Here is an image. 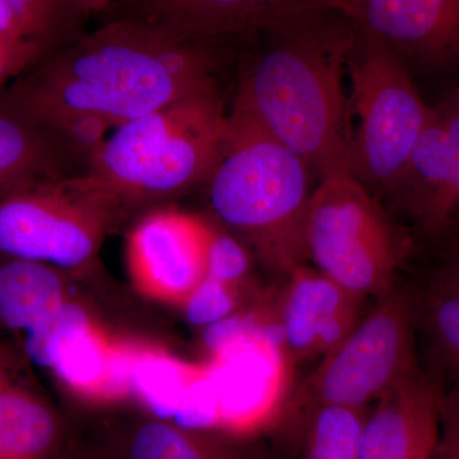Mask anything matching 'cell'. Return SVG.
<instances>
[{"label":"cell","mask_w":459,"mask_h":459,"mask_svg":"<svg viewBox=\"0 0 459 459\" xmlns=\"http://www.w3.org/2000/svg\"><path fill=\"white\" fill-rule=\"evenodd\" d=\"M223 41L190 40L122 17L42 56L0 99L89 159L108 129L216 89Z\"/></svg>","instance_id":"6da1fadb"},{"label":"cell","mask_w":459,"mask_h":459,"mask_svg":"<svg viewBox=\"0 0 459 459\" xmlns=\"http://www.w3.org/2000/svg\"><path fill=\"white\" fill-rule=\"evenodd\" d=\"M356 33L333 8L312 9L255 32L262 44L235 99L319 180L353 175L351 108L342 81Z\"/></svg>","instance_id":"7a4b0ae2"},{"label":"cell","mask_w":459,"mask_h":459,"mask_svg":"<svg viewBox=\"0 0 459 459\" xmlns=\"http://www.w3.org/2000/svg\"><path fill=\"white\" fill-rule=\"evenodd\" d=\"M229 128L219 91H205L115 128L78 177L117 219L207 183Z\"/></svg>","instance_id":"3957f363"},{"label":"cell","mask_w":459,"mask_h":459,"mask_svg":"<svg viewBox=\"0 0 459 459\" xmlns=\"http://www.w3.org/2000/svg\"><path fill=\"white\" fill-rule=\"evenodd\" d=\"M229 122L225 150L205 183L211 210L268 270L287 277L309 262L312 171L243 108L234 105Z\"/></svg>","instance_id":"277c9868"},{"label":"cell","mask_w":459,"mask_h":459,"mask_svg":"<svg viewBox=\"0 0 459 459\" xmlns=\"http://www.w3.org/2000/svg\"><path fill=\"white\" fill-rule=\"evenodd\" d=\"M307 259L320 273L362 299L398 285L410 241L355 175L320 179L307 217Z\"/></svg>","instance_id":"5b68a950"},{"label":"cell","mask_w":459,"mask_h":459,"mask_svg":"<svg viewBox=\"0 0 459 459\" xmlns=\"http://www.w3.org/2000/svg\"><path fill=\"white\" fill-rule=\"evenodd\" d=\"M416 337L415 292L397 285L377 299L342 343L323 356L281 413L291 422L322 404L369 409L420 364Z\"/></svg>","instance_id":"8992f818"},{"label":"cell","mask_w":459,"mask_h":459,"mask_svg":"<svg viewBox=\"0 0 459 459\" xmlns=\"http://www.w3.org/2000/svg\"><path fill=\"white\" fill-rule=\"evenodd\" d=\"M346 68L350 108L358 119L353 175L368 189L392 195L431 108L422 101L404 60L365 33H356Z\"/></svg>","instance_id":"52a82bcc"},{"label":"cell","mask_w":459,"mask_h":459,"mask_svg":"<svg viewBox=\"0 0 459 459\" xmlns=\"http://www.w3.org/2000/svg\"><path fill=\"white\" fill-rule=\"evenodd\" d=\"M115 216L80 177L45 180L0 195V255L83 268Z\"/></svg>","instance_id":"ba28073f"},{"label":"cell","mask_w":459,"mask_h":459,"mask_svg":"<svg viewBox=\"0 0 459 459\" xmlns=\"http://www.w3.org/2000/svg\"><path fill=\"white\" fill-rule=\"evenodd\" d=\"M292 364L279 328L210 356L205 368L217 429L247 431L279 418L290 397Z\"/></svg>","instance_id":"9c48e42d"},{"label":"cell","mask_w":459,"mask_h":459,"mask_svg":"<svg viewBox=\"0 0 459 459\" xmlns=\"http://www.w3.org/2000/svg\"><path fill=\"white\" fill-rule=\"evenodd\" d=\"M213 225L164 208L142 217L126 240V265L138 291L161 303L188 300L207 274Z\"/></svg>","instance_id":"30bf717a"},{"label":"cell","mask_w":459,"mask_h":459,"mask_svg":"<svg viewBox=\"0 0 459 459\" xmlns=\"http://www.w3.org/2000/svg\"><path fill=\"white\" fill-rule=\"evenodd\" d=\"M332 8L403 60H459V0H333Z\"/></svg>","instance_id":"8fae6325"},{"label":"cell","mask_w":459,"mask_h":459,"mask_svg":"<svg viewBox=\"0 0 459 459\" xmlns=\"http://www.w3.org/2000/svg\"><path fill=\"white\" fill-rule=\"evenodd\" d=\"M442 377L420 362L368 412L358 459H428L439 442Z\"/></svg>","instance_id":"7c38bea8"},{"label":"cell","mask_w":459,"mask_h":459,"mask_svg":"<svg viewBox=\"0 0 459 459\" xmlns=\"http://www.w3.org/2000/svg\"><path fill=\"white\" fill-rule=\"evenodd\" d=\"M365 300L309 264L291 272L274 303V316L292 362L323 358L336 349L360 322Z\"/></svg>","instance_id":"4fadbf2b"},{"label":"cell","mask_w":459,"mask_h":459,"mask_svg":"<svg viewBox=\"0 0 459 459\" xmlns=\"http://www.w3.org/2000/svg\"><path fill=\"white\" fill-rule=\"evenodd\" d=\"M333 0H142L138 18L190 40L246 38Z\"/></svg>","instance_id":"5bb4252c"},{"label":"cell","mask_w":459,"mask_h":459,"mask_svg":"<svg viewBox=\"0 0 459 459\" xmlns=\"http://www.w3.org/2000/svg\"><path fill=\"white\" fill-rule=\"evenodd\" d=\"M84 164L65 137L0 99V195L80 174Z\"/></svg>","instance_id":"9a60e30c"},{"label":"cell","mask_w":459,"mask_h":459,"mask_svg":"<svg viewBox=\"0 0 459 459\" xmlns=\"http://www.w3.org/2000/svg\"><path fill=\"white\" fill-rule=\"evenodd\" d=\"M131 355L132 343L114 341L91 320L66 338L50 370L80 397L120 400L131 394Z\"/></svg>","instance_id":"2e32d148"},{"label":"cell","mask_w":459,"mask_h":459,"mask_svg":"<svg viewBox=\"0 0 459 459\" xmlns=\"http://www.w3.org/2000/svg\"><path fill=\"white\" fill-rule=\"evenodd\" d=\"M18 368L0 346V459H44L59 442L60 422Z\"/></svg>","instance_id":"e0dca14e"},{"label":"cell","mask_w":459,"mask_h":459,"mask_svg":"<svg viewBox=\"0 0 459 459\" xmlns=\"http://www.w3.org/2000/svg\"><path fill=\"white\" fill-rule=\"evenodd\" d=\"M65 285L54 265L5 258L0 264V325L25 338L68 301Z\"/></svg>","instance_id":"ac0fdd59"},{"label":"cell","mask_w":459,"mask_h":459,"mask_svg":"<svg viewBox=\"0 0 459 459\" xmlns=\"http://www.w3.org/2000/svg\"><path fill=\"white\" fill-rule=\"evenodd\" d=\"M204 370V364H189L164 350L132 343L129 391L159 418H177Z\"/></svg>","instance_id":"d6986e66"},{"label":"cell","mask_w":459,"mask_h":459,"mask_svg":"<svg viewBox=\"0 0 459 459\" xmlns=\"http://www.w3.org/2000/svg\"><path fill=\"white\" fill-rule=\"evenodd\" d=\"M451 157V135L446 113L431 110L427 126L416 141L406 169L391 195L418 221L446 183Z\"/></svg>","instance_id":"ffe728a7"},{"label":"cell","mask_w":459,"mask_h":459,"mask_svg":"<svg viewBox=\"0 0 459 459\" xmlns=\"http://www.w3.org/2000/svg\"><path fill=\"white\" fill-rule=\"evenodd\" d=\"M217 429L183 427L165 419L142 422L129 437L128 459H247L216 434Z\"/></svg>","instance_id":"44dd1931"},{"label":"cell","mask_w":459,"mask_h":459,"mask_svg":"<svg viewBox=\"0 0 459 459\" xmlns=\"http://www.w3.org/2000/svg\"><path fill=\"white\" fill-rule=\"evenodd\" d=\"M369 409L322 404L290 422L299 435V459H358Z\"/></svg>","instance_id":"7402d4cb"},{"label":"cell","mask_w":459,"mask_h":459,"mask_svg":"<svg viewBox=\"0 0 459 459\" xmlns=\"http://www.w3.org/2000/svg\"><path fill=\"white\" fill-rule=\"evenodd\" d=\"M413 292L418 333L427 343L430 368L444 385L459 386V298L433 281Z\"/></svg>","instance_id":"603a6c76"},{"label":"cell","mask_w":459,"mask_h":459,"mask_svg":"<svg viewBox=\"0 0 459 459\" xmlns=\"http://www.w3.org/2000/svg\"><path fill=\"white\" fill-rule=\"evenodd\" d=\"M20 16L33 40L47 53L74 40L75 21L80 14L68 0H5Z\"/></svg>","instance_id":"cb8c5ba5"},{"label":"cell","mask_w":459,"mask_h":459,"mask_svg":"<svg viewBox=\"0 0 459 459\" xmlns=\"http://www.w3.org/2000/svg\"><path fill=\"white\" fill-rule=\"evenodd\" d=\"M90 314L80 304L65 301L44 325L27 334L22 340L26 358L41 368L50 369L66 338L78 328L91 322Z\"/></svg>","instance_id":"d4e9b609"},{"label":"cell","mask_w":459,"mask_h":459,"mask_svg":"<svg viewBox=\"0 0 459 459\" xmlns=\"http://www.w3.org/2000/svg\"><path fill=\"white\" fill-rule=\"evenodd\" d=\"M452 157L446 183L419 223L428 237L439 238L459 223V110L446 113Z\"/></svg>","instance_id":"484cf974"},{"label":"cell","mask_w":459,"mask_h":459,"mask_svg":"<svg viewBox=\"0 0 459 459\" xmlns=\"http://www.w3.org/2000/svg\"><path fill=\"white\" fill-rule=\"evenodd\" d=\"M238 301V286L205 276L183 304V309L193 325L205 328L234 314Z\"/></svg>","instance_id":"4316f807"},{"label":"cell","mask_w":459,"mask_h":459,"mask_svg":"<svg viewBox=\"0 0 459 459\" xmlns=\"http://www.w3.org/2000/svg\"><path fill=\"white\" fill-rule=\"evenodd\" d=\"M249 270L250 258L243 241L213 225L205 276L238 286Z\"/></svg>","instance_id":"83f0119b"},{"label":"cell","mask_w":459,"mask_h":459,"mask_svg":"<svg viewBox=\"0 0 459 459\" xmlns=\"http://www.w3.org/2000/svg\"><path fill=\"white\" fill-rule=\"evenodd\" d=\"M45 56L47 51L40 45L0 39V91L7 81L22 74Z\"/></svg>","instance_id":"f1b7e54d"},{"label":"cell","mask_w":459,"mask_h":459,"mask_svg":"<svg viewBox=\"0 0 459 459\" xmlns=\"http://www.w3.org/2000/svg\"><path fill=\"white\" fill-rule=\"evenodd\" d=\"M437 459H459V386L444 385Z\"/></svg>","instance_id":"f546056e"},{"label":"cell","mask_w":459,"mask_h":459,"mask_svg":"<svg viewBox=\"0 0 459 459\" xmlns=\"http://www.w3.org/2000/svg\"><path fill=\"white\" fill-rule=\"evenodd\" d=\"M431 281L459 298V244Z\"/></svg>","instance_id":"4dcf8cb0"},{"label":"cell","mask_w":459,"mask_h":459,"mask_svg":"<svg viewBox=\"0 0 459 459\" xmlns=\"http://www.w3.org/2000/svg\"><path fill=\"white\" fill-rule=\"evenodd\" d=\"M80 16L95 13L110 7L114 0H68Z\"/></svg>","instance_id":"1f68e13d"},{"label":"cell","mask_w":459,"mask_h":459,"mask_svg":"<svg viewBox=\"0 0 459 459\" xmlns=\"http://www.w3.org/2000/svg\"><path fill=\"white\" fill-rule=\"evenodd\" d=\"M129 3H131L132 7L133 5L138 4V3H141L142 0H128Z\"/></svg>","instance_id":"d6a6232c"},{"label":"cell","mask_w":459,"mask_h":459,"mask_svg":"<svg viewBox=\"0 0 459 459\" xmlns=\"http://www.w3.org/2000/svg\"><path fill=\"white\" fill-rule=\"evenodd\" d=\"M428 459H437V451H435V455H431V457L428 458Z\"/></svg>","instance_id":"836d02e7"},{"label":"cell","mask_w":459,"mask_h":459,"mask_svg":"<svg viewBox=\"0 0 459 459\" xmlns=\"http://www.w3.org/2000/svg\"><path fill=\"white\" fill-rule=\"evenodd\" d=\"M247 459H250V458H247ZM253 459H267V458H264V457H259V458H253Z\"/></svg>","instance_id":"e575fe53"}]
</instances>
